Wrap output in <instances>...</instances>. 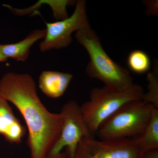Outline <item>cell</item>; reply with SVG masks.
Masks as SVG:
<instances>
[{"mask_svg":"<svg viewBox=\"0 0 158 158\" xmlns=\"http://www.w3.org/2000/svg\"><path fill=\"white\" fill-rule=\"evenodd\" d=\"M75 37L89 55L90 61L86 69L88 76L101 81L106 87L116 90H126L134 84L129 71L108 56L98 35L91 28L79 30Z\"/></svg>","mask_w":158,"mask_h":158,"instance_id":"2","label":"cell"},{"mask_svg":"<svg viewBox=\"0 0 158 158\" xmlns=\"http://www.w3.org/2000/svg\"><path fill=\"white\" fill-rule=\"evenodd\" d=\"M144 93L141 85L135 84L123 90L105 86L94 88L90 91L89 100L80 106L84 121L91 135L96 134L101 125L123 105L142 100Z\"/></svg>","mask_w":158,"mask_h":158,"instance_id":"3","label":"cell"},{"mask_svg":"<svg viewBox=\"0 0 158 158\" xmlns=\"http://www.w3.org/2000/svg\"><path fill=\"white\" fill-rule=\"evenodd\" d=\"M147 80L148 82V91L144 93L142 100L158 109V69L148 73Z\"/></svg>","mask_w":158,"mask_h":158,"instance_id":"13","label":"cell"},{"mask_svg":"<svg viewBox=\"0 0 158 158\" xmlns=\"http://www.w3.org/2000/svg\"><path fill=\"white\" fill-rule=\"evenodd\" d=\"M45 37L39 49L44 52L52 49L65 48L72 42V34L81 29L90 27L85 0L76 2L73 13L69 17L53 23H45Z\"/></svg>","mask_w":158,"mask_h":158,"instance_id":"6","label":"cell"},{"mask_svg":"<svg viewBox=\"0 0 158 158\" xmlns=\"http://www.w3.org/2000/svg\"><path fill=\"white\" fill-rule=\"evenodd\" d=\"M73 78L70 73L55 71H44L39 76L38 84L46 96L56 98L62 96Z\"/></svg>","mask_w":158,"mask_h":158,"instance_id":"9","label":"cell"},{"mask_svg":"<svg viewBox=\"0 0 158 158\" xmlns=\"http://www.w3.org/2000/svg\"><path fill=\"white\" fill-rule=\"evenodd\" d=\"M140 158H158V149L141 152Z\"/></svg>","mask_w":158,"mask_h":158,"instance_id":"15","label":"cell"},{"mask_svg":"<svg viewBox=\"0 0 158 158\" xmlns=\"http://www.w3.org/2000/svg\"><path fill=\"white\" fill-rule=\"evenodd\" d=\"M134 139L141 152L158 149V109L153 107L149 123L140 135Z\"/></svg>","mask_w":158,"mask_h":158,"instance_id":"11","label":"cell"},{"mask_svg":"<svg viewBox=\"0 0 158 158\" xmlns=\"http://www.w3.org/2000/svg\"><path fill=\"white\" fill-rule=\"evenodd\" d=\"M153 107L142 100L128 102L107 118L96 134L101 140L136 138L148 124Z\"/></svg>","mask_w":158,"mask_h":158,"instance_id":"4","label":"cell"},{"mask_svg":"<svg viewBox=\"0 0 158 158\" xmlns=\"http://www.w3.org/2000/svg\"><path fill=\"white\" fill-rule=\"evenodd\" d=\"M147 6L146 13L149 15H158V1H145L143 2Z\"/></svg>","mask_w":158,"mask_h":158,"instance_id":"14","label":"cell"},{"mask_svg":"<svg viewBox=\"0 0 158 158\" xmlns=\"http://www.w3.org/2000/svg\"><path fill=\"white\" fill-rule=\"evenodd\" d=\"M7 59H8L0 51V62H5L7 61Z\"/></svg>","mask_w":158,"mask_h":158,"instance_id":"16","label":"cell"},{"mask_svg":"<svg viewBox=\"0 0 158 158\" xmlns=\"http://www.w3.org/2000/svg\"><path fill=\"white\" fill-rule=\"evenodd\" d=\"M141 152L132 138L96 140L84 136L73 158H140Z\"/></svg>","mask_w":158,"mask_h":158,"instance_id":"7","label":"cell"},{"mask_svg":"<svg viewBox=\"0 0 158 158\" xmlns=\"http://www.w3.org/2000/svg\"><path fill=\"white\" fill-rule=\"evenodd\" d=\"M25 127L13 113L8 102L0 96V135L11 144H19L25 135Z\"/></svg>","mask_w":158,"mask_h":158,"instance_id":"8","label":"cell"},{"mask_svg":"<svg viewBox=\"0 0 158 158\" xmlns=\"http://www.w3.org/2000/svg\"><path fill=\"white\" fill-rule=\"evenodd\" d=\"M60 113L63 118L62 131L45 158H73L81 139L91 135L84 121L81 106L76 102H66Z\"/></svg>","mask_w":158,"mask_h":158,"instance_id":"5","label":"cell"},{"mask_svg":"<svg viewBox=\"0 0 158 158\" xmlns=\"http://www.w3.org/2000/svg\"><path fill=\"white\" fill-rule=\"evenodd\" d=\"M46 30H35L19 42L0 44V51L7 58L24 62L28 58L31 47L39 40L45 37Z\"/></svg>","mask_w":158,"mask_h":158,"instance_id":"10","label":"cell"},{"mask_svg":"<svg viewBox=\"0 0 158 158\" xmlns=\"http://www.w3.org/2000/svg\"><path fill=\"white\" fill-rule=\"evenodd\" d=\"M129 68L134 73L143 74L147 72L150 68L151 61L149 56L144 51L140 50L133 51L127 59Z\"/></svg>","mask_w":158,"mask_h":158,"instance_id":"12","label":"cell"},{"mask_svg":"<svg viewBox=\"0 0 158 158\" xmlns=\"http://www.w3.org/2000/svg\"><path fill=\"white\" fill-rule=\"evenodd\" d=\"M0 96L21 113L28 130L31 158H45L62 131L61 113H52L42 103L31 75L8 72L0 79Z\"/></svg>","mask_w":158,"mask_h":158,"instance_id":"1","label":"cell"}]
</instances>
